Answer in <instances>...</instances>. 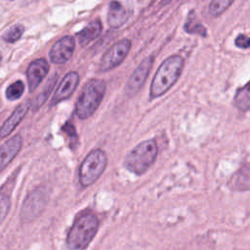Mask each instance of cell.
Listing matches in <instances>:
<instances>
[{
    "label": "cell",
    "instance_id": "7c38bea8",
    "mask_svg": "<svg viewBox=\"0 0 250 250\" xmlns=\"http://www.w3.org/2000/svg\"><path fill=\"white\" fill-rule=\"evenodd\" d=\"M22 146V139L20 135H16L7 140L0 146V172L5 169L10 162L19 153Z\"/></svg>",
    "mask_w": 250,
    "mask_h": 250
},
{
    "label": "cell",
    "instance_id": "ffe728a7",
    "mask_svg": "<svg viewBox=\"0 0 250 250\" xmlns=\"http://www.w3.org/2000/svg\"><path fill=\"white\" fill-rule=\"evenodd\" d=\"M234 0H212L209 5V13L213 17H218L223 14Z\"/></svg>",
    "mask_w": 250,
    "mask_h": 250
},
{
    "label": "cell",
    "instance_id": "8fae6325",
    "mask_svg": "<svg viewBox=\"0 0 250 250\" xmlns=\"http://www.w3.org/2000/svg\"><path fill=\"white\" fill-rule=\"evenodd\" d=\"M48 71L49 63L45 59H38L33 61L28 65L26 70V78L30 92L34 91L39 86Z\"/></svg>",
    "mask_w": 250,
    "mask_h": 250
},
{
    "label": "cell",
    "instance_id": "9c48e42d",
    "mask_svg": "<svg viewBox=\"0 0 250 250\" xmlns=\"http://www.w3.org/2000/svg\"><path fill=\"white\" fill-rule=\"evenodd\" d=\"M75 48L74 39L72 36H63L59 39L50 51L51 62L57 64L66 62L72 56Z\"/></svg>",
    "mask_w": 250,
    "mask_h": 250
},
{
    "label": "cell",
    "instance_id": "5bb4252c",
    "mask_svg": "<svg viewBox=\"0 0 250 250\" xmlns=\"http://www.w3.org/2000/svg\"><path fill=\"white\" fill-rule=\"evenodd\" d=\"M130 17V11L122 3L112 0L108 6L107 23L111 28H118L123 25Z\"/></svg>",
    "mask_w": 250,
    "mask_h": 250
},
{
    "label": "cell",
    "instance_id": "ac0fdd59",
    "mask_svg": "<svg viewBox=\"0 0 250 250\" xmlns=\"http://www.w3.org/2000/svg\"><path fill=\"white\" fill-rule=\"evenodd\" d=\"M234 104L240 110L245 111L250 109V81L237 90L234 96Z\"/></svg>",
    "mask_w": 250,
    "mask_h": 250
},
{
    "label": "cell",
    "instance_id": "52a82bcc",
    "mask_svg": "<svg viewBox=\"0 0 250 250\" xmlns=\"http://www.w3.org/2000/svg\"><path fill=\"white\" fill-rule=\"evenodd\" d=\"M131 48V41L129 39H122L112 45L103 56L100 62V70L108 71L118 64H120Z\"/></svg>",
    "mask_w": 250,
    "mask_h": 250
},
{
    "label": "cell",
    "instance_id": "9a60e30c",
    "mask_svg": "<svg viewBox=\"0 0 250 250\" xmlns=\"http://www.w3.org/2000/svg\"><path fill=\"white\" fill-rule=\"evenodd\" d=\"M229 186L236 191L250 190V163L242 165L231 176Z\"/></svg>",
    "mask_w": 250,
    "mask_h": 250
},
{
    "label": "cell",
    "instance_id": "6da1fadb",
    "mask_svg": "<svg viewBox=\"0 0 250 250\" xmlns=\"http://www.w3.org/2000/svg\"><path fill=\"white\" fill-rule=\"evenodd\" d=\"M99 229V219L92 213L80 215L70 228L66 245L69 250H85L95 237Z\"/></svg>",
    "mask_w": 250,
    "mask_h": 250
},
{
    "label": "cell",
    "instance_id": "ba28073f",
    "mask_svg": "<svg viewBox=\"0 0 250 250\" xmlns=\"http://www.w3.org/2000/svg\"><path fill=\"white\" fill-rule=\"evenodd\" d=\"M152 63H153L152 57H147L134 70L124 89L125 95L127 97L131 98L140 91V89L142 88V86L144 85V83L146 82L149 74Z\"/></svg>",
    "mask_w": 250,
    "mask_h": 250
},
{
    "label": "cell",
    "instance_id": "7a4b0ae2",
    "mask_svg": "<svg viewBox=\"0 0 250 250\" xmlns=\"http://www.w3.org/2000/svg\"><path fill=\"white\" fill-rule=\"evenodd\" d=\"M184 66V60L181 56L174 55L166 59L158 67L151 85L150 98L155 99L166 93L178 80Z\"/></svg>",
    "mask_w": 250,
    "mask_h": 250
},
{
    "label": "cell",
    "instance_id": "e0dca14e",
    "mask_svg": "<svg viewBox=\"0 0 250 250\" xmlns=\"http://www.w3.org/2000/svg\"><path fill=\"white\" fill-rule=\"evenodd\" d=\"M184 27H185V30L188 33H190V34H198L202 37H205L206 33H207L206 28L199 21V20L197 19V16L194 13V11L189 12Z\"/></svg>",
    "mask_w": 250,
    "mask_h": 250
},
{
    "label": "cell",
    "instance_id": "44dd1931",
    "mask_svg": "<svg viewBox=\"0 0 250 250\" xmlns=\"http://www.w3.org/2000/svg\"><path fill=\"white\" fill-rule=\"evenodd\" d=\"M24 91V84L21 81H16L6 90V98L9 101H15L21 97Z\"/></svg>",
    "mask_w": 250,
    "mask_h": 250
},
{
    "label": "cell",
    "instance_id": "277c9868",
    "mask_svg": "<svg viewBox=\"0 0 250 250\" xmlns=\"http://www.w3.org/2000/svg\"><path fill=\"white\" fill-rule=\"evenodd\" d=\"M157 145L154 140H146L135 146L125 157L124 166L136 175L144 174L157 156Z\"/></svg>",
    "mask_w": 250,
    "mask_h": 250
},
{
    "label": "cell",
    "instance_id": "d6986e66",
    "mask_svg": "<svg viewBox=\"0 0 250 250\" xmlns=\"http://www.w3.org/2000/svg\"><path fill=\"white\" fill-rule=\"evenodd\" d=\"M23 32L24 26L22 24H14L3 33L2 39L7 43H14L21 37Z\"/></svg>",
    "mask_w": 250,
    "mask_h": 250
},
{
    "label": "cell",
    "instance_id": "5b68a950",
    "mask_svg": "<svg viewBox=\"0 0 250 250\" xmlns=\"http://www.w3.org/2000/svg\"><path fill=\"white\" fill-rule=\"evenodd\" d=\"M107 158L104 150L96 148L83 160L79 168V181L83 187L94 184L106 167Z\"/></svg>",
    "mask_w": 250,
    "mask_h": 250
},
{
    "label": "cell",
    "instance_id": "8992f818",
    "mask_svg": "<svg viewBox=\"0 0 250 250\" xmlns=\"http://www.w3.org/2000/svg\"><path fill=\"white\" fill-rule=\"evenodd\" d=\"M49 199L48 190L45 187H38L28 193L23 201L21 218L23 222L35 220L44 211Z\"/></svg>",
    "mask_w": 250,
    "mask_h": 250
},
{
    "label": "cell",
    "instance_id": "603a6c76",
    "mask_svg": "<svg viewBox=\"0 0 250 250\" xmlns=\"http://www.w3.org/2000/svg\"><path fill=\"white\" fill-rule=\"evenodd\" d=\"M53 86H54V81H51V80H50L49 83H48V85H47V87H46V89H45L41 94L38 95V97H37V99H36V101H35V103H34V104H33V110H36L39 106H41V104H42L43 103H45V101L47 100V98H48L50 92H51L52 89H53Z\"/></svg>",
    "mask_w": 250,
    "mask_h": 250
},
{
    "label": "cell",
    "instance_id": "3957f363",
    "mask_svg": "<svg viewBox=\"0 0 250 250\" xmlns=\"http://www.w3.org/2000/svg\"><path fill=\"white\" fill-rule=\"evenodd\" d=\"M105 93V83L102 79H90L83 89L75 104V113L79 119H87L99 107Z\"/></svg>",
    "mask_w": 250,
    "mask_h": 250
},
{
    "label": "cell",
    "instance_id": "d4e9b609",
    "mask_svg": "<svg viewBox=\"0 0 250 250\" xmlns=\"http://www.w3.org/2000/svg\"><path fill=\"white\" fill-rule=\"evenodd\" d=\"M236 47L241 48V49H248L250 48V37L244 35V34H239L234 41Z\"/></svg>",
    "mask_w": 250,
    "mask_h": 250
},
{
    "label": "cell",
    "instance_id": "2e32d148",
    "mask_svg": "<svg viewBox=\"0 0 250 250\" xmlns=\"http://www.w3.org/2000/svg\"><path fill=\"white\" fill-rule=\"evenodd\" d=\"M102 22L99 20H95L88 23L81 31L78 32L77 37L80 45L85 46L89 44L91 41L100 36L102 32Z\"/></svg>",
    "mask_w": 250,
    "mask_h": 250
},
{
    "label": "cell",
    "instance_id": "cb8c5ba5",
    "mask_svg": "<svg viewBox=\"0 0 250 250\" xmlns=\"http://www.w3.org/2000/svg\"><path fill=\"white\" fill-rule=\"evenodd\" d=\"M62 130L66 134V136L69 139V143L70 145H76L77 144V134H76V130L75 127L73 126L72 123L70 122H66L64 123V125L62 126Z\"/></svg>",
    "mask_w": 250,
    "mask_h": 250
},
{
    "label": "cell",
    "instance_id": "484cf974",
    "mask_svg": "<svg viewBox=\"0 0 250 250\" xmlns=\"http://www.w3.org/2000/svg\"><path fill=\"white\" fill-rule=\"evenodd\" d=\"M1 59H2V56H1V54H0V62H1Z\"/></svg>",
    "mask_w": 250,
    "mask_h": 250
},
{
    "label": "cell",
    "instance_id": "7402d4cb",
    "mask_svg": "<svg viewBox=\"0 0 250 250\" xmlns=\"http://www.w3.org/2000/svg\"><path fill=\"white\" fill-rule=\"evenodd\" d=\"M11 207V198L10 195L4 191V189H0V224L5 220L6 216L9 213Z\"/></svg>",
    "mask_w": 250,
    "mask_h": 250
},
{
    "label": "cell",
    "instance_id": "30bf717a",
    "mask_svg": "<svg viewBox=\"0 0 250 250\" xmlns=\"http://www.w3.org/2000/svg\"><path fill=\"white\" fill-rule=\"evenodd\" d=\"M79 82V75L75 71L68 72L60 82L53 98L51 101V104L55 105L58 103H61L66 99H68L72 93L75 91Z\"/></svg>",
    "mask_w": 250,
    "mask_h": 250
},
{
    "label": "cell",
    "instance_id": "4fadbf2b",
    "mask_svg": "<svg viewBox=\"0 0 250 250\" xmlns=\"http://www.w3.org/2000/svg\"><path fill=\"white\" fill-rule=\"evenodd\" d=\"M31 105L30 101H24L22 102L19 106L15 108V110L12 112V114L8 117V119L3 123V125L0 128V138L7 137L14 131V129L21 123V121L25 116L29 106Z\"/></svg>",
    "mask_w": 250,
    "mask_h": 250
}]
</instances>
